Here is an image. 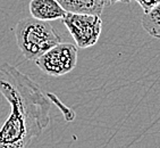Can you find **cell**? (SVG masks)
<instances>
[{"label": "cell", "mask_w": 160, "mask_h": 148, "mask_svg": "<svg viewBox=\"0 0 160 148\" xmlns=\"http://www.w3.org/2000/svg\"><path fill=\"white\" fill-rule=\"evenodd\" d=\"M0 92L12 107L0 129V147H26L49 124V96L7 63H0Z\"/></svg>", "instance_id": "obj_1"}, {"label": "cell", "mask_w": 160, "mask_h": 148, "mask_svg": "<svg viewBox=\"0 0 160 148\" xmlns=\"http://www.w3.org/2000/svg\"><path fill=\"white\" fill-rule=\"evenodd\" d=\"M16 42L25 58L37 61L41 55L60 42L59 35L48 21L26 17L16 24Z\"/></svg>", "instance_id": "obj_2"}, {"label": "cell", "mask_w": 160, "mask_h": 148, "mask_svg": "<svg viewBox=\"0 0 160 148\" xmlns=\"http://www.w3.org/2000/svg\"><path fill=\"white\" fill-rule=\"evenodd\" d=\"M62 21L74 39L77 48H90L99 41L102 30L100 15L67 12Z\"/></svg>", "instance_id": "obj_3"}, {"label": "cell", "mask_w": 160, "mask_h": 148, "mask_svg": "<svg viewBox=\"0 0 160 148\" xmlns=\"http://www.w3.org/2000/svg\"><path fill=\"white\" fill-rule=\"evenodd\" d=\"M77 46L59 42L35 61L38 67L50 77H62L73 71L77 64Z\"/></svg>", "instance_id": "obj_4"}, {"label": "cell", "mask_w": 160, "mask_h": 148, "mask_svg": "<svg viewBox=\"0 0 160 148\" xmlns=\"http://www.w3.org/2000/svg\"><path fill=\"white\" fill-rule=\"evenodd\" d=\"M28 8L32 17L48 22L62 19L67 13L57 0H31Z\"/></svg>", "instance_id": "obj_5"}, {"label": "cell", "mask_w": 160, "mask_h": 148, "mask_svg": "<svg viewBox=\"0 0 160 148\" xmlns=\"http://www.w3.org/2000/svg\"><path fill=\"white\" fill-rule=\"evenodd\" d=\"M141 23L149 35L156 39H160V3L150 12L143 14Z\"/></svg>", "instance_id": "obj_6"}, {"label": "cell", "mask_w": 160, "mask_h": 148, "mask_svg": "<svg viewBox=\"0 0 160 148\" xmlns=\"http://www.w3.org/2000/svg\"><path fill=\"white\" fill-rule=\"evenodd\" d=\"M135 1L141 6L144 13L150 12L152 8H154L160 3V0H135Z\"/></svg>", "instance_id": "obj_7"}, {"label": "cell", "mask_w": 160, "mask_h": 148, "mask_svg": "<svg viewBox=\"0 0 160 148\" xmlns=\"http://www.w3.org/2000/svg\"><path fill=\"white\" fill-rule=\"evenodd\" d=\"M132 0H109V3L110 5H114V3H131Z\"/></svg>", "instance_id": "obj_8"}, {"label": "cell", "mask_w": 160, "mask_h": 148, "mask_svg": "<svg viewBox=\"0 0 160 148\" xmlns=\"http://www.w3.org/2000/svg\"><path fill=\"white\" fill-rule=\"evenodd\" d=\"M102 3H105L106 6H108V5H110V3H109V0H102Z\"/></svg>", "instance_id": "obj_9"}]
</instances>
